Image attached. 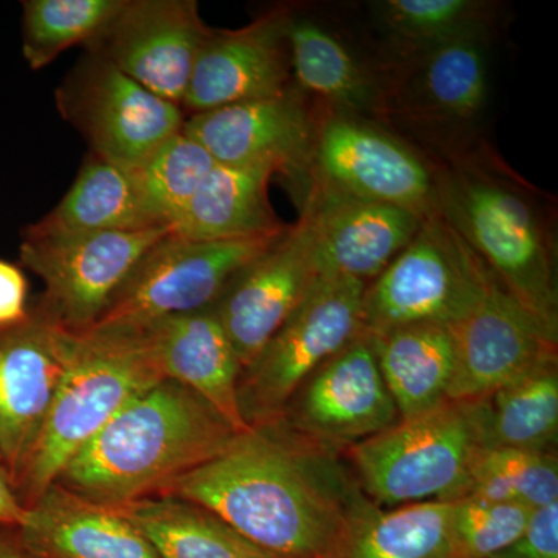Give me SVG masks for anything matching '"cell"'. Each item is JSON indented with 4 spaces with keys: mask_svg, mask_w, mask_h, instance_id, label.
Returning a JSON list of instances; mask_svg holds the SVG:
<instances>
[{
    "mask_svg": "<svg viewBox=\"0 0 558 558\" xmlns=\"http://www.w3.org/2000/svg\"><path fill=\"white\" fill-rule=\"evenodd\" d=\"M161 495L204 506L277 558H339L363 498L336 453L282 422L234 436Z\"/></svg>",
    "mask_w": 558,
    "mask_h": 558,
    "instance_id": "6da1fadb",
    "label": "cell"
},
{
    "mask_svg": "<svg viewBox=\"0 0 558 558\" xmlns=\"http://www.w3.org/2000/svg\"><path fill=\"white\" fill-rule=\"evenodd\" d=\"M240 433L179 381L161 379L128 403L62 470L57 484L98 502L131 505L165 494Z\"/></svg>",
    "mask_w": 558,
    "mask_h": 558,
    "instance_id": "7a4b0ae2",
    "label": "cell"
},
{
    "mask_svg": "<svg viewBox=\"0 0 558 558\" xmlns=\"http://www.w3.org/2000/svg\"><path fill=\"white\" fill-rule=\"evenodd\" d=\"M165 379L146 329L76 332L68 374L13 488L25 509L146 389Z\"/></svg>",
    "mask_w": 558,
    "mask_h": 558,
    "instance_id": "3957f363",
    "label": "cell"
},
{
    "mask_svg": "<svg viewBox=\"0 0 558 558\" xmlns=\"http://www.w3.org/2000/svg\"><path fill=\"white\" fill-rule=\"evenodd\" d=\"M487 402L449 400L349 447L357 486L380 508L468 497L487 447Z\"/></svg>",
    "mask_w": 558,
    "mask_h": 558,
    "instance_id": "277c9868",
    "label": "cell"
},
{
    "mask_svg": "<svg viewBox=\"0 0 558 558\" xmlns=\"http://www.w3.org/2000/svg\"><path fill=\"white\" fill-rule=\"evenodd\" d=\"M435 207L499 284L558 333L553 242L527 194L497 174L461 167L436 180Z\"/></svg>",
    "mask_w": 558,
    "mask_h": 558,
    "instance_id": "5b68a950",
    "label": "cell"
},
{
    "mask_svg": "<svg viewBox=\"0 0 558 558\" xmlns=\"http://www.w3.org/2000/svg\"><path fill=\"white\" fill-rule=\"evenodd\" d=\"M498 282L435 208L422 219L410 244L366 284L363 333L376 337L425 323L454 325Z\"/></svg>",
    "mask_w": 558,
    "mask_h": 558,
    "instance_id": "8992f818",
    "label": "cell"
},
{
    "mask_svg": "<svg viewBox=\"0 0 558 558\" xmlns=\"http://www.w3.org/2000/svg\"><path fill=\"white\" fill-rule=\"evenodd\" d=\"M365 282L319 278L240 381L248 427L277 424L312 374L363 333Z\"/></svg>",
    "mask_w": 558,
    "mask_h": 558,
    "instance_id": "52a82bcc",
    "label": "cell"
},
{
    "mask_svg": "<svg viewBox=\"0 0 558 558\" xmlns=\"http://www.w3.org/2000/svg\"><path fill=\"white\" fill-rule=\"evenodd\" d=\"M282 234L204 242L171 231L138 260L92 328L138 330L170 315L215 306L231 281Z\"/></svg>",
    "mask_w": 558,
    "mask_h": 558,
    "instance_id": "ba28073f",
    "label": "cell"
},
{
    "mask_svg": "<svg viewBox=\"0 0 558 558\" xmlns=\"http://www.w3.org/2000/svg\"><path fill=\"white\" fill-rule=\"evenodd\" d=\"M172 227L73 236L24 234L21 263L46 284L39 306L62 328L90 329L138 260Z\"/></svg>",
    "mask_w": 558,
    "mask_h": 558,
    "instance_id": "9c48e42d",
    "label": "cell"
},
{
    "mask_svg": "<svg viewBox=\"0 0 558 558\" xmlns=\"http://www.w3.org/2000/svg\"><path fill=\"white\" fill-rule=\"evenodd\" d=\"M58 98L65 119L89 142L92 154L128 171L179 134L186 120L180 106L97 54L76 68Z\"/></svg>",
    "mask_w": 558,
    "mask_h": 558,
    "instance_id": "30bf717a",
    "label": "cell"
},
{
    "mask_svg": "<svg viewBox=\"0 0 558 558\" xmlns=\"http://www.w3.org/2000/svg\"><path fill=\"white\" fill-rule=\"evenodd\" d=\"M399 421L373 341L360 333L312 374L279 422L301 439L337 454Z\"/></svg>",
    "mask_w": 558,
    "mask_h": 558,
    "instance_id": "8fae6325",
    "label": "cell"
},
{
    "mask_svg": "<svg viewBox=\"0 0 558 558\" xmlns=\"http://www.w3.org/2000/svg\"><path fill=\"white\" fill-rule=\"evenodd\" d=\"M75 337L39 304L21 325L0 330V464L11 486L64 381Z\"/></svg>",
    "mask_w": 558,
    "mask_h": 558,
    "instance_id": "7c38bea8",
    "label": "cell"
},
{
    "mask_svg": "<svg viewBox=\"0 0 558 558\" xmlns=\"http://www.w3.org/2000/svg\"><path fill=\"white\" fill-rule=\"evenodd\" d=\"M312 165L337 196L379 202L428 215L435 209L436 180L427 165L387 132L336 113L315 135Z\"/></svg>",
    "mask_w": 558,
    "mask_h": 558,
    "instance_id": "4fadbf2b",
    "label": "cell"
},
{
    "mask_svg": "<svg viewBox=\"0 0 558 558\" xmlns=\"http://www.w3.org/2000/svg\"><path fill=\"white\" fill-rule=\"evenodd\" d=\"M209 32L194 0H126L90 46L94 54L182 108Z\"/></svg>",
    "mask_w": 558,
    "mask_h": 558,
    "instance_id": "5bb4252c",
    "label": "cell"
},
{
    "mask_svg": "<svg viewBox=\"0 0 558 558\" xmlns=\"http://www.w3.org/2000/svg\"><path fill=\"white\" fill-rule=\"evenodd\" d=\"M449 329L457 352L449 400L486 399L543 360L557 357V333L499 282Z\"/></svg>",
    "mask_w": 558,
    "mask_h": 558,
    "instance_id": "9a60e30c",
    "label": "cell"
},
{
    "mask_svg": "<svg viewBox=\"0 0 558 558\" xmlns=\"http://www.w3.org/2000/svg\"><path fill=\"white\" fill-rule=\"evenodd\" d=\"M306 215L231 281L216 301L227 336L247 369L318 281Z\"/></svg>",
    "mask_w": 558,
    "mask_h": 558,
    "instance_id": "2e32d148",
    "label": "cell"
},
{
    "mask_svg": "<svg viewBox=\"0 0 558 558\" xmlns=\"http://www.w3.org/2000/svg\"><path fill=\"white\" fill-rule=\"evenodd\" d=\"M289 21L286 11L275 10L240 31L209 32L182 108L207 112L289 90Z\"/></svg>",
    "mask_w": 558,
    "mask_h": 558,
    "instance_id": "e0dca14e",
    "label": "cell"
},
{
    "mask_svg": "<svg viewBox=\"0 0 558 558\" xmlns=\"http://www.w3.org/2000/svg\"><path fill=\"white\" fill-rule=\"evenodd\" d=\"M183 131L208 150L216 163L270 165L293 172L312 167L314 120L292 92L193 113Z\"/></svg>",
    "mask_w": 558,
    "mask_h": 558,
    "instance_id": "ac0fdd59",
    "label": "cell"
},
{
    "mask_svg": "<svg viewBox=\"0 0 558 558\" xmlns=\"http://www.w3.org/2000/svg\"><path fill=\"white\" fill-rule=\"evenodd\" d=\"M318 278L369 284L413 240L425 216L395 205L325 191L304 213Z\"/></svg>",
    "mask_w": 558,
    "mask_h": 558,
    "instance_id": "d6986e66",
    "label": "cell"
},
{
    "mask_svg": "<svg viewBox=\"0 0 558 558\" xmlns=\"http://www.w3.org/2000/svg\"><path fill=\"white\" fill-rule=\"evenodd\" d=\"M14 534L33 558H160L123 510L57 483L28 506Z\"/></svg>",
    "mask_w": 558,
    "mask_h": 558,
    "instance_id": "ffe728a7",
    "label": "cell"
},
{
    "mask_svg": "<svg viewBox=\"0 0 558 558\" xmlns=\"http://www.w3.org/2000/svg\"><path fill=\"white\" fill-rule=\"evenodd\" d=\"M143 329L148 332L165 379L196 392L234 432L252 429L240 405L244 368L215 307L170 315Z\"/></svg>",
    "mask_w": 558,
    "mask_h": 558,
    "instance_id": "44dd1931",
    "label": "cell"
},
{
    "mask_svg": "<svg viewBox=\"0 0 558 558\" xmlns=\"http://www.w3.org/2000/svg\"><path fill=\"white\" fill-rule=\"evenodd\" d=\"M270 165L216 163L183 209L172 231L190 241L277 236L288 227L269 201Z\"/></svg>",
    "mask_w": 558,
    "mask_h": 558,
    "instance_id": "7402d4cb",
    "label": "cell"
},
{
    "mask_svg": "<svg viewBox=\"0 0 558 558\" xmlns=\"http://www.w3.org/2000/svg\"><path fill=\"white\" fill-rule=\"evenodd\" d=\"M163 226L143 204L131 172L94 156L81 168L64 199L24 231L28 236L140 231Z\"/></svg>",
    "mask_w": 558,
    "mask_h": 558,
    "instance_id": "603a6c76",
    "label": "cell"
},
{
    "mask_svg": "<svg viewBox=\"0 0 558 558\" xmlns=\"http://www.w3.org/2000/svg\"><path fill=\"white\" fill-rule=\"evenodd\" d=\"M369 339L400 418L446 402L457 365L449 326L411 325Z\"/></svg>",
    "mask_w": 558,
    "mask_h": 558,
    "instance_id": "cb8c5ba5",
    "label": "cell"
},
{
    "mask_svg": "<svg viewBox=\"0 0 558 558\" xmlns=\"http://www.w3.org/2000/svg\"><path fill=\"white\" fill-rule=\"evenodd\" d=\"M120 509L160 558L274 557L238 534L211 510L175 495L138 499Z\"/></svg>",
    "mask_w": 558,
    "mask_h": 558,
    "instance_id": "d4e9b609",
    "label": "cell"
},
{
    "mask_svg": "<svg viewBox=\"0 0 558 558\" xmlns=\"http://www.w3.org/2000/svg\"><path fill=\"white\" fill-rule=\"evenodd\" d=\"M451 501L380 508L363 495L339 558H449Z\"/></svg>",
    "mask_w": 558,
    "mask_h": 558,
    "instance_id": "484cf974",
    "label": "cell"
},
{
    "mask_svg": "<svg viewBox=\"0 0 558 558\" xmlns=\"http://www.w3.org/2000/svg\"><path fill=\"white\" fill-rule=\"evenodd\" d=\"M413 86L417 105L439 120L476 119L487 105L488 64L484 31L414 51Z\"/></svg>",
    "mask_w": 558,
    "mask_h": 558,
    "instance_id": "4316f807",
    "label": "cell"
},
{
    "mask_svg": "<svg viewBox=\"0 0 558 558\" xmlns=\"http://www.w3.org/2000/svg\"><path fill=\"white\" fill-rule=\"evenodd\" d=\"M288 44L290 69L303 89L347 116L357 117L376 108V81L332 33L314 21L290 17Z\"/></svg>",
    "mask_w": 558,
    "mask_h": 558,
    "instance_id": "83f0119b",
    "label": "cell"
},
{
    "mask_svg": "<svg viewBox=\"0 0 558 558\" xmlns=\"http://www.w3.org/2000/svg\"><path fill=\"white\" fill-rule=\"evenodd\" d=\"M486 402L487 447L553 451L558 436L557 357L532 366Z\"/></svg>",
    "mask_w": 558,
    "mask_h": 558,
    "instance_id": "f1b7e54d",
    "label": "cell"
},
{
    "mask_svg": "<svg viewBox=\"0 0 558 558\" xmlns=\"http://www.w3.org/2000/svg\"><path fill=\"white\" fill-rule=\"evenodd\" d=\"M215 165L208 150L182 130L130 172L150 215L172 227Z\"/></svg>",
    "mask_w": 558,
    "mask_h": 558,
    "instance_id": "f546056e",
    "label": "cell"
},
{
    "mask_svg": "<svg viewBox=\"0 0 558 558\" xmlns=\"http://www.w3.org/2000/svg\"><path fill=\"white\" fill-rule=\"evenodd\" d=\"M126 0H28L24 2L25 61L39 70L57 60L62 51L92 44Z\"/></svg>",
    "mask_w": 558,
    "mask_h": 558,
    "instance_id": "4dcf8cb0",
    "label": "cell"
},
{
    "mask_svg": "<svg viewBox=\"0 0 558 558\" xmlns=\"http://www.w3.org/2000/svg\"><path fill=\"white\" fill-rule=\"evenodd\" d=\"M472 475V497L527 509L558 501V459L553 451L483 447Z\"/></svg>",
    "mask_w": 558,
    "mask_h": 558,
    "instance_id": "1f68e13d",
    "label": "cell"
},
{
    "mask_svg": "<svg viewBox=\"0 0 558 558\" xmlns=\"http://www.w3.org/2000/svg\"><path fill=\"white\" fill-rule=\"evenodd\" d=\"M487 3L476 0H385L377 3L381 24L400 43L418 51L484 31Z\"/></svg>",
    "mask_w": 558,
    "mask_h": 558,
    "instance_id": "d6a6232c",
    "label": "cell"
},
{
    "mask_svg": "<svg viewBox=\"0 0 558 558\" xmlns=\"http://www.w3.org/2000/svg\"><path fill=\"white\" fill-rule=\"evenodd\" d=\"M532 509L468 495L451 501L449 558H494L526 527Z\"/></svg>",
    "mask_w": 558,
    "mask_h": 558,
    "instance_id": "836d02e7",
    "label": "cell"
},
{
    "mask_svg": "<svg viewBox=\"0 0 558 558\" xmlns=\"http://www.w3.org/2000/svg\"><path fill=\"white\" fill-rule=\"evenodd\" d=\"M494 558H558V501L532 509L520 537Z\"/></svg>",
    "mask_w": 558,
    "mask_h": 558,
    "instance_id": "e575fe53",
    "label": "cell"
},
{
    "mask_svg": "<svg viewBox=\"0 0 558 558\" xmlns=\"http://www.w3.org/2000/svg\"><path fill=\"white\" fill-rule=\"evenodd\" d=\"M28 281L24 271L0 259V330L21 325L28 317Z\"/></svg>",
    "mask_w": 558,
    "mask_h": 558,
    "instance_id": "d590c367",
    "label": "cell"
},
{
    "mask_svg": "<svg viewBox=\"0 0 558 558\" xmlns=\"http://www.w3.org/2000/svg\"><path fill=\"white\" fill-rule=\"evenodd\" d=\"M27 509L21 505L5 470L0 465V526L20 527Z\"/></svg>",
    "mask_w": 558,
    "mask_h": 558,
    "instance_id": "8d00e7d4",
    "label": "cell"
},
{
    "mask_svg": "<svg viewBox=\"0 0 558 558\" xmlns=\"http://www.w3.org/2000/svg\"><path fill=\"white\" fill-rule=\"evenodd\" d=\"M0 558H33L22 549L13 527L0 526Z\"/></svg>",
    "mask_w": 558,
    "mask_h": 558,
    "instance_id": "74e56055",
    "label": "cell"
},
{
    "mask_svg": "<svg viewBox=\"0 0 558 558\" xmlns=\"http://www.w3.org/2000/svg\"><path fill=\"white\" fill-rule=\"evenodd\" d=\"M267 558H275V557H267Z\"/></svg>",
    "mask_w": 558,
    "mask_h": 558,
    "instance_id": "f35d334b",
    "label": "cell"
},
{
    "mask_svg": "<svg viewBox=\"0 0 558 558\" xmlns=\"http://www.w3.org/2000/svg\"><path fill=\"white\" fill-rule=\"evenodd\" d=\"M0 465H2V464H0Z\"/></svg>",
    "mask_w": 558,
    "mask_h": 558,
    "instance_id": "ab89813d",
    "label": "cell"
}]
</instances>
